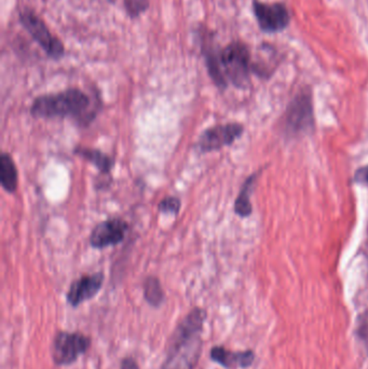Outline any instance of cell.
<instances>
[{
    "label": "cell",
    "mask_w": 368,
    "mask_h": 369,
    "mask_svg": "<svg viewBox=\"0 0 368 369\" xmlns=\"http://www.w3.org/2000/svg\"><path fill=\"white\" fill-rule=\"evenodd\" d=\"M91 346V339L81 333L60 332L52 344V358L59 366L74 364Z\"/></svg>",
    "instance_id": "obj_5"
},
{
    "label": "cell",
    "mask_w": 368,
    "mask_h": 369,
    "mask_svg": "<svg viewBox=\"0 0 368 369\" xmlns=\"http://www.w3.org/2000/svg\"><path fill=\"white\" fill-rule=\"evenodd\" d=\"M222 67L228 79L238 88H247L250 82V52L242 42H233L222 51Z\"/></svg>",
    "instance_id": "obj_4"
},
{
    "label": "cell",
    "mask_w": 368,
    "mask_h": 369,
    "mask_svg": "<svg viewBox=\"0 0 368 369\" xmlns=\"http://www.w3.org/2000/svg\"><path fill=\"white\" fill-rule=\"evenodd\" d=\"M120 369H139V365L132 358H127L122 361Z\"/></svg>",
    "instance_id": "obj_20"
},
{
    "label": "cell",
    "mask_w": 368,
    "mask_h": 369,
    "mask_svg": "<svg viewBox=\"0 0 368 369\" xmlns=\"http://www.w3.org/2000/svg\"><path fill=\"white\" fill-rule=\"evenodd\" d=\"M103 272L83 276L71 283L67 293L68 304L78 307L83 302L92 300L103 286Z\"/></svg>",
    "instance_id": "obj_10"
},
{
    "label": "cell",
    "mask_w": 368,
    "mask_h": 369,
    "mask_svg": "<svg viewBox=\"0 0 368 369\" xmlns=\"http://www.w3.org/2000/svg\"><path fill=\"white\" fill-rule=\"evenodd\" d=\"M315 126V112L310 89L301 90L287 106L284 114L283 128L289 136L307 133Z\"/></svg>",
    "instance_id": "obj_3"
},
{
    "label": "cell",
    "mask_w": 368,
    "mask_h": 369,
    "mask_svg": "<svg viewBox=\"0 0 368 369\" xmlns=\"http://www.w3.org/2000/svg\"><path fill=\"white\" fill-rule=\"evenodd\" d=\"M90 106L87 94L81 90L68 89L57 94L38 96L32 104L35 118L78 117L85 115Z\"/></svg>",
    "instance_id": "obj_2"
},
{
    "label": "cell",
    "mask_w": 368,
    "mask_h": 369,
    "mask_svg": "<svg viewBox=\"0 0 368 369\" xmlns=\"http://www.w3.org/2000/svg\"><path fill=\"white\" fill-rule=\"evenodd\" d=\"M354 182L368 186V166L359 168L354 174Z\"/></svg>",
    "instance_id": "obj_19"
},
{
    "label": "cell",
    "mask_w": 368,
    "mask_h": 369,
    "mask_svg": "<svg viewBox=\"0 0 368 369\" xmlns=\"http://www.w3.org/2000/svg\"><path fill=\"white\" fill-rule=\"evenodd\" d=\"M254 12L258 24L266 33H278L289 25V11L281 4L267 5L254 0Z\"/></svg>",
    "instance_id": "obj_8"
},
{
    "label": "cell",
    "mask_w": 368,
    "mask_h": 369,
    "mask_svg": "<svg viewBox=\"0 0 368 369\" xmlns=\"http://www.w3.org/2000/svg\"><path fill=\"white\" fill-rule=\"evenodd\" d=\"M240 123L218 124L205 130L198 140V148L201 152H211L222 149L235 143L243 133Z\"/></svg>",
    "instance_id": "obj_6"
},
{
    "label": "cell",
    "mask_w": 368,
    "mask_h": 369,
    "mask_svg": "<svg viewBox=\"0 0 368 369\" xmlns=\"http://www.w3.org/2000/svg\"><path fill=\"white\" fill-rule=\"evenodd\" d=\"M207 312L195 308L179 323L170 339L161 369H195L202 351V330Z\"/></svg>",
    "instance_id": "obj_1"
},
{
    "label": "cell",
    "mask_w": 368,
    "mask_h": 369,
    "mask_svg": "<svg viewBox=\"0 0 368 369\" xmlns=\"http://www.w3.org/2000/svg\"><path fill=\"white\" fill-rule=\"evenodd\" d=\"M0 182L4 189L15 194L18 188V171L15 162L8 152H3L0 157Z\"/></svg>",
    "instance_id": "obj_13"
},
{
    "label": "cell",
    "mask_w": 368,
    "mask_h": 369,
    "mask_svg": "<svg viewBox=\"0 0 368 369\" xmlns=\"http://www.w3.org/2000/svg\"><path fill=\"white\" fill-rule=\"evenodd\" d=\"M21 22L34 39L46 50L50 58L54 60L61 59L64 54L63 43L51 36L47 26L37 15L32 12H24L21 15Z\"/></svg>",
    "instance_id": "obj_7"
},
{
    "label": "cell",
    "mask_w": 368,
    "mask_h": 369,
    "mask_svg": "<svg viewBox=\"0 0 368 369\" xmlns=\"http://www.w3.org/2000/svg\"><path fill=\"white\" fill-rule=\"evenodd\" d=\"M129 230L127 222L120 218L105 220L94 228L90 236V243L94 248H104L117 246L125 239Z\"/></svg>",
    "instance_id": "obj_9"
},
{
    "label": "cell",
    "mask_w": 368,
    "mask_h": 369,
    "mask_svg": "<svg viewBox=\"0 0 368 369\" xmlns=\"http://www.w3.org/2000/svg\"><path fill=\"white\" fill-rule=\"evenodd\" d=\"M125 6L131 17H139V14L147 9L149 0H125Z\"/></svg>",
    "instance_id": "obj_17"
},
{
    "label": "cell",
    "mask_w": 368,
    "mask_h": 369,
    "mask_svg": "<svg viewBox=\"0 0 368 369\" xmlns=\"http://www.w3.org/2000/svg\"><path fill=\"white\" fill-rule=\"evenodd\" d=\"M144 297L151 307L161 306L165 302V292L162 290L161 283L156 276H148L144 282Z\"/></svg>",
    "instance_id": "obj_15"
},
{
    "label": "cell",
    "mask_w": 368,
    "mask_h": 369,
    "mask_svg": "<svg viewBox=\"0 0 368 369\" xmlns=\"http://www.w3.org/2000/svg\"><path fill=\"white\" fill-rule=\"evenodd\" d=\"M357 335L359 338L365 344L368 350V310H366L359 318V325H357Z\"/></svg>",
    "instance_id": "obj_18"
},
{
    "label": "cell",
    "mask_w": 368,
    "mask_h": 369,
    "mask_svg": "<svg viewBox=\"0 0 368 369\" xmlns=\"http://www.w3.org/2000/svg\"><path fill=\"white\" fill-rule=\"evenodd\" d=\"M181 200L176 196H167L160 202L158 208L160 212L165 213V214H174L177 215L181 210Z\"/></svg>",
    "instance_id": "obj_16"
},
{
    "label": "cell",
    "mask_w": 368,
    "mask_h": 369,
    "mask_svg": "<svg viewBox=\"0 0 368 369\" xmlns=\"http://www.w3.org/2000/svg\"><path fill=\"white\" fill-rule=\"evenodd\" d=\"M75 152L77 156L87 160L90 163L97 166V170L104 175H108L113 170L114 160L107 154L102 152L101 150L91 149V148L79 147L75 148Z\"/></svg>",
    "instance_id": "obj_12"
},
{
    "label": "cell",
    "mask_w": 368,
    "mask_h": 369,
    "mask_svg": "<svg viewBox=\"0 0 368 369\" xmlns=\"http://www.w3.org/2000/svg\"><path fill=\"white\" fill-rule=\"evenodd\" d=\"M211 358L214 362L226 368H247L253 364L254 353L252 351L243 352H233L224 347H214L211 350Z\"/></svg>",
    "instance_id": "obj_11"
},
{
    "label": "cell",
    "mask_w": 368,
    "mask_h": 369,
    "mask_svg": "<svg viewBox=\"0 0 368 369\" xmlns=\"http://www.w3.org/2000/svg\"><path fill=\"white\" fill-rule=\"evenodd\" d=\"M256 180H257V174L255 173L250 176L244 182L243 186L240 190L239 196L236 200L235 212L240 217H249L253 212L251 203V192L253 190Z\"/></svg>",
    "instance_id": "obj_14"
}]
</instances>
